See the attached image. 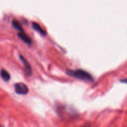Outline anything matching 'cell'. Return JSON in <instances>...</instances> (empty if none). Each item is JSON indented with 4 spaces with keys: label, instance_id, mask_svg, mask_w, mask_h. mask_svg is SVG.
Here are the masks:
<instances>
[{
    "label": "cell",
    "instance_id": "cell-5",
    "mask_svg": "<svg viewBox=\"0 0 127 127\" xmlns=\"http://www.w3.org/2000/svg\"><path fill=\"white\" fill-rule=\"evenodd\" d=\"M0 76L2 78V79L5 81H7L11 78V75H10L9 73L5 69H1V71H0Z\"/></svg>",
    "mask_w": 127,
    "mask_h": 127
},
{
    "label": "cell",
    "instance_id": "cell-8",
    "mask_svg": "<svg viewBox=\"0 0 127 127\" xmlns=\"http://www.w3.org/2000/svg\"><path fill=\"white\" fill-rule=\"evenodd\" d=\"M120 81L122 82V83H127V78H124V79H122L121 80H120Z\"/></svg>",
    "mask_w": 127,
    "mask_h": 127
},
{
    "label": "cell",
    "instance_id": "cell-1",
    "mask_svg": "<svg viewBox=\"0 0 127 127\" xmlns=\"http://www.w3.org/2000/svg\"><path fill=\"white\" fill-rule=\"evenodd\" d=\"M66 73L68 75L75 77V78L83 79V80L89 81H93L94 80V78L91 75V74H90L89 72L86 71L84 69H67L66 71Z\"/></svg>",
    "mask_w": 127,
    "mask_h": 127
},
{
    "label": "cell",
    "instance_id": "cell-9",
    "mask_svg": "<svg viewBox=\"0 0 127 127\" xmlns=\"http://www.w3.org/2000/svg\"><path fill=\"white\" fill-rule=\"evenodd\" d=\"M83 127H91L90 124H86L83 125Z\"/></svg>",
    "mask_w": 127,
    "mask_h": 127
},
{
    "label": "cell",
    "instance_id": "cell-6",
    "mask_svg": "<svg viewBox=\"0 0 127 127\" xmlns=\"http://www.w3.org/2000/svg\"><path fill=\"white\" fill-rule=\"evenodd\" d=\"M32 27H33V29H35L36 31H38V32H39L40 33H42V34L45 35L46 33H47L46 31L42 28V27L40 26V25L39 24L37 23L36 22H32Z\"/></svg>",
    "mask_w": 127,
    "mask_h": 127
},
{
    "label": "cell",
    "instance_id": "cell-3",
    "mask_svg": "<svg viewBox=\"0 0 127 127\" xmlns=\"http://www.w3.org/2000/svg\"><path fill=\"white\" fill-rule=\"evenodd\" d=\"M19 58L23 63L24 66V71L26 74L28 76H31L32 73V69L31 64L22 55H19Z\"/></svg>",
    "mask_w": 127,
    "mask_h": 127
},
{
    "label": "cell",
    "instance_id": "cell-7",
    "mask_svg": "<svg viewBox=\"0 0 127 127\" xmlns=\"http://www.w3.org/2000/svg\"><path fill=\"white\" fill-rule=\"evenodd\" d=\"M12 26H13V27H14L15 28L19 30V31H24L23 28H22V25H21V24L16 19L12 20Z\"/></svg>",
    "mask_w": 127,
    "mask_h": 127
},
{
    "label": "cell",
    "instance_id": "cell-2",
    "mask_svg": "<svg viewBox=\"0 0 127 127\" xmlns=\"http://www.w3.org/2000/svg\"><path fill=\"white\" fill-rule=\"evenodd\" d=\"M14 90L17 94L25 95L28 93L29 88L25 83L19 82V83H16L14 84Z\"/></svg>",
    "mask_w": 127,
    "mask_h": 127
},
{
    "label": "cell",
    "instance_id": "cell-4",
    "mask_svg": "<svg viewBox=\"0 0 127 127\" xmlns=\"http://www.w3.org/2000/svg\"><path fill=\"white\" fill-rule=\"evenodd\" d=\"M17 35L20 38H21L24 42L27 43V44H31L32 43V39L24 31H19L17 33Z\"/></svg>",
    "mask_w": 127,
    "mask_h": 127
},
{
    "label": "cell",
    "instance_id": "cell-10",
    "mask_svg": "<svg viewBox=\"0 0 127 127\" xmlns=\"http://www.w3.org/2000/svg\"><path fill=\"white\" fill-rule=\"evenodd\" d=\"M0 127H3L2 126H1V125H0Z\"/></svg>",
    "mask_w": 127,
    "mask_h": 127
}]
</instances>
